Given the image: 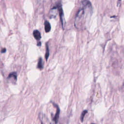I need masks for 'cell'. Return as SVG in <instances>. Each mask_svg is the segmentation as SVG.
<instances>
[{"label":"cell","instance_id":"obj_1","mask_svg":"<svg viewBox=\"0 0 124 124\" xmlns=\"http://www.w3.org/2000/svg\"><path fill=\"white\" fill-rule=\"evenodd\" d=\"M80 4V8L77 14L75 20V26L78 29L85 28L93 13L92 6L89 0H81Z\"/></svg>","mask_w":124,"mask_h":124},{"label":"cell","instance_id":"obj_2","mask_svg":"<svg viewBox=\"0 0 124 124\" xmlns=\"http://www.w3.org/2000/svg\"><path fill=\"white\" fill-rule=\"evenodd\" d=\"M57 6V7H58V12H59L60 17L61 21V23H62V27H63L64 25V15H63V12L62 6V5H61L60 2H59Z\"/></svg>","mask_w":124,"mask_h":124},{"label":"cell","instance_id":"obj_3","mask_svg":"<svg viewBox=\"0 0 124 124\" xmlns=\"http://www.w3.org/2000/svg\"><path fill=\"white\" fill-rule=\"evenodd\" d=\"M7 78H8V79H9V80L10 81H11L12 83L15 84V83L16 81V79H17L16 73V72L11 73L8 76Z\"/></svg>","mask_w":124,"mask_h":124},{"label":"cell","instance_id":"obj_4","mask_svg":"<svg viewBox=\"0 0 124 124\" xmlns=\"http://www.w3.org/2000/svg\"><path fill=\"white\" fill-rule=\"evenodd\" d=\"M58 11V9L57 6V7H53V8H52L49 12L50 18H55L57 15Z\"/></svg>","mask_w":124,"mask_h":124},{"label":"cell","instance_id":"obj_5","mask_svg":"<svg viewBox=\"0 0 124 124\" xmlns=\"http://www.w3.org/2000/svg\"><path fill=\"white\" fill-rule=\"evenodd\" d=\"M33 35L35 39L37 40H39L41 38V35L40 31L38 30H34L33 32Z\"/></svg>","mask_w":124,"mask_h":124},{"label":"cell","instance_id":"obj_6","mask_svg":"<svg viewBox=\"0 0 124 124\" xmlns=\"http://www.w3.org/2000/svg\"><path fill=\"white\" fill-rule=\"evenodd\" d=\"M59 114H60V109H59V107L58 106H57L56 113L55 114V116H54V117L53 119V121H54L55 123H57L58 121V119H59Z\"/></svg>","mask_w":124,"mask_h":124},{"label":"cell","instance_id":"obj_7","mask_svg":"<svg viewBox=\"0 0 124 124\" xmlns=\"http://www.w3.org/2000/svg\"><path fill=\"white\" fill-rule=\"evenodd\" d=\"M45 30L46 32H48L51 30V26L49 22L47 21L45 22Z\"/></svg>","mask_w":124,"mask_h":124},{"label":"cell","instance_id":"obj_8","mask_svg":"<svg viewBox=\"0 0 124 124\" xmlns=\"http://www.w3.org/2000/svg\"><path fill=\"white\" fill-rule=\"evenodd\" d=\"M37 67L40 69H42L43 67V61L41 58H40L39 60H38V64H37Z\"/></svg>","mask_w":124,"mask_h":124},{"label":"cell","instance_id":"obj_9","mask_svg":"<svg viewBox=\"0 0 124 124\" xmlns=\"http://www.w3.org/2000/svg\"><path fill=\"white\" fill-rule=\"evenodd\" d=\"M49 48H48V45H46V55H45V58L46 60H47V59L49 56Z\"/></svg>","mask_w":124,"mask_h":124},{"label":"cell","instance_id":"obj_10","mask_svg":"<svg viewBox=\"0 0 124 124\" xmlns=\"http://www.w3.org/2000/svg\"><path fill=\"white\" fill-rule=\"evenodd\" d=\"M87 113V110H84V111L82 112V113H81V116H80V121H81V122H83L84 117L85 114H86Z\"/></svg>","mask_w":124,"mask_h":124},{"label":"cell","instance_id":"obj_11","mask_svg":"<svg viewBox=\"0 0 124 124\" xmlns=\"http://www.w3.org/2000/svg\"><path fill=\"white\" fill-rule=\"evenodd\" d=\"M6 51V48H3L1 49V53H4Z\"/></svg>","mask_w":124,"mask_h":124}]
</instances>
